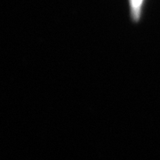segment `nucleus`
I'll return each mask as SVG.
<instances>
[{
  "mask_svg": "<svg viewBox=\"0 0 160 160\" xmlns=\"http://www.w3.org/2000/svg\"><path fill=\"white\" fill-rule=\"evenodd\" d=\"M143 3H144V0H129L131 14L133 20L138 21L141 17Z\"/></svg>",
  "mask_w": 160,
  "mask_h": 160,
  "instance_id": "1",
  "label": "nucleus"
}]
</instances>
